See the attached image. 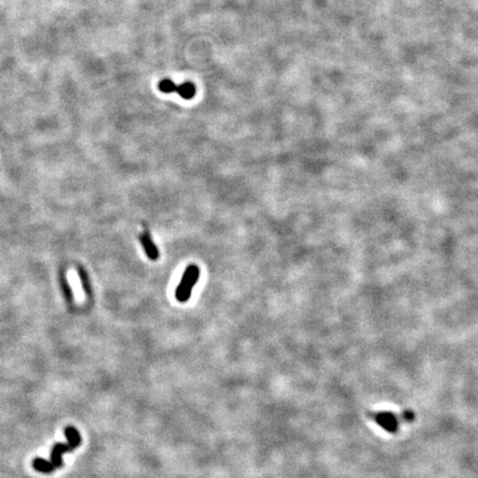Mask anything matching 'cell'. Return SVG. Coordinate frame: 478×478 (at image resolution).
<instances>
[{"label":"cell","instance_id":"1","mask_svg":"<svg viewBox=\"0 0 478 478\" xmlns=\"http://www.w3.org/2000/svg\"><path fill=\"white\" fill-rule=\"evenodd\" d=\"M66 438L68 440L67 443H57L56 445L52 447L50 460H44V459H35L32 461V466L36 470L44 474H51L54 470L60 468L63 465L62 456L66 453L72 452L80 446L81 444V436L78 432L77 428L72 426H68L64 429Z\"/></svg>","mask_w":478,"mask_h":478},{"label":"cell","instance_id":"2","mask_svg":"<svg viewBox=\"0 0 478 478\" xmlns=\"http://www.w3.org/2000/svg\"><path fill=\"white\" fill-rule=\"evenodd\" d=\"M201 276V269L197 265L190 264L184 271L180 285L175 290V298L179 302H187L192 296L193 288L199 281Z\"/></svg>","mask_w":478,"mask_h":478},{"label":"cell","instance_id":"3","mask_svg":"<svg viewBox=\"0 0 478 478\" xmlns=\"http://www.w3.org/2000/svg\"><path fill=\"white\" fill-rule=\"evenodd\" d=\"M158 86L163 93H179L185 100H192L196 94V86L192 82H185V83L177 85L172 80L163 79Z\"/></svg>","mask_w":478,"mask_h":478},{"label":"cell","instance_id":"4","mask_svg":"<svg viewBox=\"0 0 478 478\" xmlns=\"http://www.w3.org/2000/svg\"><path fill=\"white\" fill-rule=\"evenodd\" d=\"M374 421L378 423V424L384 428L385 431L390 432V433H397L399 429V421L393 413L390 412H381V413H375L372 415Z\"/></svg>","mask_w":478,"mask_h":478},{"label":"cell","instance_id":"5","mask_svg":"<svg viewBox=\"0 0 478 478\" xmlns=\"http://www.w3.org/2000/svg\"><path fill=\"white\" fill-rule=\"evenodd\" d=\"M140 243L143 246V249H144L146 256L153 262L158 260L159 256H160L159 250L153 242L151 234H149V231L147 229L144 231V233L140 235Z\"/></svg>","mask_w":478,"mask_h":478},{"label":"cell","instance_id":"6","mask_svg":"<svg viewBox=\"0 0 478 478\" xmlns=\"http://www.w3.org/2000/svg\"><path fill=\"white\" fill-rule=\"evenodd\" d=\"M60 280H61V288H62L64 298L67 299L68 302L71 303L72 300H73V293H72L71 287H70L69 283H68V280L66 279V277L63 275H61Z\"/></svg>","mask_w":478,"mask_h":478},{"label":"cell","instance_id":"7","mask_svg":"<svg viewBox=\"0 0 478 478\" xmlns=\"http://www.w3.org/2000/svg\"><path fill=\"white\" fill-rule=\"evenodd\" d=\"M79 276H80V279H81L82 287H83L85 293L88 296H90L91 295V287H90V280H89L86 272L82 268H79Z\"/></svg>","mask_w":478,"mask_h":478}]
</instances>
